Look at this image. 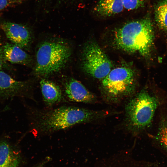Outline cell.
Masks as SVG:
<instances>
[{
	"instance_id": "2e32d148",
	"label": "cell",
	"mask_w": 167,
	"mask_h": 167,
	"mask_svg": "<svg viewBox=\"0 0 167 167\" xmlns=\"http://www.w3.org/2000/svg\"><path fill=\"white\" fill-rule=\"evenodd\" d=\"M159 140L167 150V127H163L161 129L159 134Z\"/></svg>"
},
{
	"instance_id": "3957f363",
	"label": "cell",
	"mask_w": 167,
	"mask_h": 167,
	"mask_svg": "<svg viewBox=\"0 0 167 167\" xmlns=\"http://www.w3.org/2000/svg\"><path fill=\"white\" fill-rule=\"evenodd\" d=\"M158 104L156 98L144 90L131 99L125 107L126 129L136 135L148 127L151 123Z\"/></svg>"
},
{
	"instance_id": "ba28073f",
	"label": "cell",
	"mask_w": 167,
	"mask_h": 167,
	"mask_svg": "<svg viewBox=\"0 0 167 167\" xmlns=\"http://www.w3.org/2000/svg\"><path fill=\"white\" fill-rule=\"evenodd\" d=\"M7 38L12 43L23 49L30 47L32 36L28 28L22 24L4 21L0 25Z\"/></svg>"
},
{
	"instance_id": "4fadbf2b",
	"label": "cell",
	"mask_w": 167,
	"mask_h": 167,
	"mask_svg": "<svg viewBox=\"0 0 167 167\" xmlns=\"http://www.w3.org/2000/svg\"><path fill=\"white\" fill-rule=\"evenodd\" d=\"M124 8L123 0H99L94 11L100 16L107 17L121 12Z\"/></svg>"
},
{
	"instance_id": "5bb4252c",
	"label": "cell",
	"mask_w": 167,
	"mask_h": 167,
	"mask_svg": "<svg viewBox=\"0 0 167 167\" xmlns=\"http://www.w3.org/2000/svg\"><path fill=\"white\" fill-rule=\"evenodd\" d=\"M154 17L158 27L167 31V0H161L157 3L155 7Z\"/></svg>"
},
{
	"instance_id": "52a82bcc",
	"label": "cell",
	"mask_w": 167,
	"mask_h": 167,
	"mask_svg": "<svg viewBox=\"0 0 167 167\" xmlns=\"http://www.w3.org/2000/svg\"><path fill=\"white\" fill-rule=\"evenodd\" d=\"M29 87L27 82L16 80L0 70V97L6 99L19 96L28 98L34 101L28 94Z\"/></svg>"
},
{
	"instance_id": "9c48e42d",
	"label": "cell",
	"mask_w": 167,
	"mask_h": 167,
	"mask_svg": "<svg viewBox=\"0 0 167 167\" xmlns=\"http://www.w3.org/2000/svg\"><path fill=\"white\" fill-rule=\"evenodd\" d=\"M64 87L65 96L69 101L87 104L94 103L96 101L95 95L76 79L72 78L67 81Z\"/></svg>"
},
{
	"instance_id": "8fae6325",
	"label": "cell",
	"mask_w": 167,
	"mask_h": 167,
	"mask_svg": "<svg viewBox=\"0 0 167 167\" xmlns=\"http://www.w3.org/2000/svg\"><path fill=\"white\" fill-rule=\"evenodd\" d=\"M3 51L6 61L12 63L30 66L32 62V58L23 49L15 45L6 43L3 46Z\"/></svg>"
},
{
	"instance_id": "7a4b0ae2",
	"label": "cell",
	"mask_w": 167,
	"mask_h": 167,
	"mask_svg": "<svg viewBox=\"0 0 167 167\" xmlns=\"http://www.w3.org/2000/svg\"><path fill=\"white\" fill-rule=\"evenodd\" d=\"M153 27L148 18L127 23L115 31V44L123 51L148 57L154 40Z\"/></svg>"
},
{
	"instance_id": "ffe728a7",
	"label": "cell",
	"mask_w": 167,
	"mask_h": 167,
	"mask_svg": "<svg viewBox=\"0 0 167 167\" xmlns=\"http://www.w3.org/2000/svg\"><path fill=\"white\" fill-rule=\"evenodd\" d=\"M8 1H16V0H7Z\"/></svg>"
},
{
	"instance_id": "7c38bea8",
	"label": "cell",
	"mask_w": 167,
	"mask_h": 167,
	"mask_svg": "<svg viewBox=\"0 0 167 167\" xmlns=\"http://www.w3.org/2000/svg\"><path fill=\"white\" fill-rule=\"evenodd\" d=\"M20 157L18 152L5 139L0 141V167H19Z\"/></svg>"
},
{
	"instance_id": "d6986e66",
	"label": "cell",
	"mask_w": 167,
	"mask_h": 167,
	"mask_svg": "<svg viewBox=\"0 0 167 167\" xmlns=\"http://www.w3.org/2000/svg\"><path fill=\"white\" fill-rule=\"evenodd\" d=\"M8 5L7 0H0V11L4 9Z\"/></svg>"
},
{
	"instance_id": "8992f818",
	"label": "cell",
	"mask_w": 167,
	"mask_h": 167,
	"mask_svg": "<svg viewBox=\"0 0 167 167\" xmlns=\"http://www.w3.org/2000/svg\"><path fill=\"white\" fill-rule=\"evenodd\" d=\"M82 66L87 74L97 79H103L111 71L110 60L96 43L90 42L83 50Z\"/></svg>"
},
{
	"instance_id": "5b68a950",
	"label": "cell",
	"mask_w": 167,
	"mask_h": 167,
	"mask_svg": "<svg viewBox=\"0 0 167 167\" xmlns=\"http://www.w3.org/2000/svg\"><path fill=\"white\" fill-rule=\"evenodd\" d=\"M104 99L111 103L118 102L132 95L136 87L135 75L131 68L125 67L113 69L102 79Z\"/></svg>"
},
{
	"instance_id": "e0dca14e",
	"label": "cell",
	"mask_w": 167,
	"mask_h": 167,
	"mask_svg": "<svg viewBox=\"0 0 167 167\" xmlns=\"http://www.w3.org/2000/svg\"><path fill=\"white\" fill-rule=\"evenodd\" d=\"M3 46L0 40V70L8 67L6 60L4 56L3 51Z\"/></svg>"
},
{
	"instance_id": "ac0fdd59",
	"label": "cell",
	"mask_w": 167,
	"mask_h": 167,
	"mask_svg": "<svg viewBox=\"0 0 167 167\" xmlns=\"http://www.w3.org/2000/svg\"><path fill=\"white\" fill-rule=\"evenodd\" d=\"M50 158L47 157L39 163L36 164L32 167H44L46 164L50 161Z\"/></svg>"
},
{
	"instance_id": "30bf717a",
	"label": "cell",
	"mask_w": 167,
	"mask_h": 167,
	"mask_svg": "<svg viewBox=\"0 0 167 167\" xmlns=\"http://www.w3.org/2000/svg\"><path fill=\"white\" fill-rule=\"evenodd\" d=\"M43 100L47 108L66 101L60 87L50 81L42 79L40 82Z\"/></svg>"
},
{
	"instance_id": "44dd1931",
	"label": "cell",
	"mask_w": 167,
	"mask_h": 167,
	"mask_svg": "<svg viewBox=\"0 0 167 167\" xmlns=\"http://www.w3.org/2000/svg\"><path fill=\"white\" fill-rule=\"evenodd\" d=\"M63 1H73V0H62Z\"/></svg>"
},
{
	"instance_id": "6da1fadb",
	"label": "cell",
	"mask_w": 167,
	"mask_h": 167,
	"mask_svg": "<svg viewBox=\"0 0 167 167\" xmlns=\"http://www.w3.org/2000/svg\"><path fill=\"white\" fill-rule=\"evenodd\" d=\"M30 131L36 137L49 135L76 125L91 123L103 119L109 114L74 106L57 107L29 108Z\"/></svg>"
},
{
	"instance_id": "9a60e30c",
	"label": "cell",
	"mask_w": 167,
	"mask_h": 167,
	"mask_svg": "<svg viewBox=\"0 0 167 167\" xmlns=\"http://www.w3.org/2000/svg\"><path fill=\"white\" fill-rule=\"evenodd\" d=\"M146 0H123L124 7L128 10H134L143 7Z\"/></svg>"
},
{
	"instance_id": "277c9868",
	"label": "cell",
	"mask_w": 167,
	"mask_h": 167,
	"mask_svg": "<svg viewBox=\"0 0 167 167\" xmlns=\"http://www.w3.org/2000/svg\"><path fill=\"white\" fill-rule=\"evenodd\" d=\"M71 54V48L60 40L47 41L42 43L36 52L35 73L41 76L49 75L60 70Z\"/></svg>"
}]
</instances>
